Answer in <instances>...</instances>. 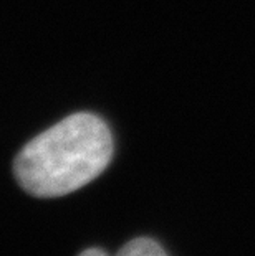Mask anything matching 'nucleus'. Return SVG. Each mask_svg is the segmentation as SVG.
Wrapping results in <instances>:
<instances>
[{"label":"nucleus","instance_id":"3","mask_svg":"<svg viewBox=\"0 0 255 256\" xmlns=\"http://www.w3.org/2000/svg\"><path fill=\"white\" fill-rule=\"evenodd\" d=\"M80 256H108V254L100 248H90V250H85Z\"/></svg>","mask_w":255,"mask_h":256},{"label":"nucleus","instance_id":"2","mask_svg":"<svg viewBox=\"0 0 255 256\" xmlns=\"http://www.w3.org/2000/svg\"><path fill=\"white\" fill-rule=\"evenodd\" d=\"M116 256H167L164 248L151 238H134L128 242Z\"/></svg>","mask_w":255,"mask_h":256},{"label":"nucleus","instance_id":"1","mask_svg":"<svg viewBox=\"0 0 255 256\" xmlns=\"http://www.w3.org/2000/svg\"><path fill=\"white\" fill-rule=\"evenodd\" d=\"M113 136L91 112L65 118L32 139L14 162L20 187L34 197L55 198L95 180L110 166Z\"/></svg>","mask_w":255,"mask_h":256}]
</instances>
